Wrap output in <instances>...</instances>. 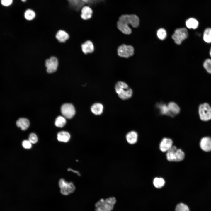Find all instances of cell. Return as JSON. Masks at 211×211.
<instances>
[{
    "label": "cell",
    "instance_id": "277c9868",
    "mask_svg": "<svg viewBox=\"0 0 211 211\" xmlns=\"http://www.w3.org/2000/svg\"><path fill=\"white\" fill-rule=\"evenodd\" d=\"M59 186L60 192L63 195H68L73 193L75 190V187L72 182H67L63 178L59 180Z\"/></svg>",
    "mask_w": 211,
    "mask_h": 211
},
{
    "label": "cell",
    "instance_id": "836d02e7",
    "mask_svg": "<svg viewBox=\"0 0 211 211\" xmlns=\"http://www.w3.org/2000/svg\"><path fill=\"white\" fill-rule=\"evenodd\" d=\"M1 5L5 7H8L13 3V0H0Z\"/></svg>",
    "mask_w": 211,
    "mask_h": 211
},
{
    "label": "cell",
    "instance_id": "8992f818",
    "mask_svg": "<svg viewBox=\"0 0 211 211\" xmlns=\"http://www.w3.org/2000/svg\"><path fill=\"white\" fill-rule=\"evenodd\" d=\"M188 36V31L185 28H181L176 29L174 33L172 35V38L176 43L180 45L182 42L187 39Z\"/></svg>",
    "mask_w": 211,
    "mask_h": 211
},
{
    "label": "cell",
    "instance_id": "d6a6232c",
    "mask_svg": "<svg viewBox=\"0 0 211 211\" xmlns=\"http://www.w3.org/2000/svg\"><path fill=\"white\" fill-rule=\"evenodd\" d=\"M32 144L28 140H24L22 142V143L23 147L26 149H31L32 147Z\"/></svg>",
    "mask_w": 211,
    "mask_h": 211
},
{
    "label": "cell",
    "instance_id": "6da1fadb",
    "mask_svg": "<svg viewBox=\"0 0 211 211\" xmlns=\"http://www.w3.org/2000/svg\"><path fill=\"white\" fill-rule=\"evenodd\" d=\"M139 20L135 14H123L120 16L117 23L118 29L123 33L127 35L131 33L132 30L129 27L130 25L134 28L139 25Z\"/></svg>",
    "mask_w": 211,
    "mask_h": 211
},
{
    "label": "cell",
    "instance_id": "cb8c5ba5",
    "mask_svg": "<svg viewBox=\"0 0 211 211\" xmlns=\"http://www.w3.org/2000/svg\"><path fill=\"white\" fill-rule=\"evenodd\" d=\"M203 40L205 42L207 43H211V28H207L204 31Z\"/></svg>",
    "mask_w": 211,
    "mask_h": 211
},
{
    "label": "cell",
    "instance_id": "e575fe53",
    "mask_svg": "<svg viewBox=\"0 0 211 211\" xmlns=\"http://www.w3.org/2000/svg\"><path fill=\"white\" fill-rule=\"evenodd\" d=\"M67 170H68V171H72V172H73L77 174V175H80V173L78 171H75V170H74L70 168L68 169Z\"/></svg>",
    "mask_w": 211,
    "mask_h": 211
},
{
    "label": "cell",
    "instance_id": "7402d4cb",
    "mask_svg": "<svg viewBox=\"0 0 211 211\" xmlns=\"http://www.w3.org/2000/svg\"><path fill=\"white\" fill-rule=\"evenodd\" d=\"M177 149L175 146H173L167 152L166 156L167 159L170 161H174V155Z\"/></svg>",
    "mask_w": 211,
    "mask_h": 211
},
{
    "label": "cell",
    "instance_id": "7c38bea8",
    "mask_svg": "<svg viewBox=\"0 0 211 211\" xmlns=\"http://www.w3.org/2000/svg\"><path fill=\"white\" fill-rule=\"evenodd\" d=\"M200 146L201 149L205 152L211 151V138L206 137L203 138L201 140Z\"/></svg>",
    "mask_w": 211,
    "mask_h": 211
},
{
    "label": "cell",
    "instance_id": "8fae6325",
    "mask_svg": "<svg viewBox=\"0 0 211 211\" xmlns=\"http://www.w3.org/2000/svg\"><path fill=\"white\" fill-rule=\"evenodd\" d=\"M173 141L171 139L164 138L160 142V149L163 152H167L173 146Z\"/></svg>",
    "mask_w": 211,
    "mask_h": 211
},
{
    "label": "cell",
    "instance_id": "ac0fdd59",
    "mask_svg": "<svg viewBox=\"0 0 211 211\" xmlns=\"http://www.w3.org/2000/svg\"><path fill=\"white\" fill-rule=\"evenodd\" d=\"M70 138V134L67 132L61 131L57 134V139L59 142H67L69 140Z\"/></svg>",
    "mask_w": 211,
    "mask_h": 211
},
{
    "label": "cell",
    "instance_id": "5bb4252c",
    "mask_svg": "<svg viewBox=\"0 0 211 211\" xmlns=\"http://www.w3.org/2000/svg\"><path fill=\"white\" fill-rule=\"evenodd\" d=\"M82 50L84 53H91L94 50V47L92 42L89 40L86 41L81 45Z\"/></svg>",
    "mask_w": 211,
    "mask_h": 211
},
{
    "label": "cell",
    "instance_id": "4fadbf2b",
    "mask_svg": "<svg viewBox=\"0 0 211 211\" xmlns=\"http://www.w3.org/2000/svg\"><path fill=\"white\" fill-rule=\"evenodd\" d=\"M167 106L169 111V115L173 116L180 112V108L176 103L173 102H170L168 104Z\"/></svg>",
    "mask_w": 211,
    "mask_h": 211
},
{
    "label": "cell",
    "instance_id": "30bf717a",
    "mask_svg": "<svg viewBox=\"0 0 211 211\" xmlns=\"http://www.w3.org/2000/svg\"><path fill=\"white\" fill-rule=\"evenodd\" d=\"M80 16L81 18L84 20L90 19L93 13L92 8L88 5H84L81 9Z\"/></svg>",
    "mask_w": 211,
    "mask_h": 211
},
{
    "label": "cell",
    "instance_id": "d4e9b609",
    "mask_svg": "<svg viewBox=\"0 0 211 211\" xmlns=\"http://www.w3.org/2000/svg\"><path fill=\"white\" fill-rule=\"evenodd\" d=\"M66 122V120L64 117L59 116L56 118L55 123L57 127H62L65 126Z\"/></svg>",
    "mask_w": 211,
    "mask_h": 211
},
{
    "label": "cell",
    "instance_id": "3957f363",
    "mask_svg": "<svg viewBox=\"0 0 211 211\" xmlns=\"http://www.w3.org/2000/svg\"><path fill=\"white\" fill-rule=\"evenodd\" d=\"M115 89L119 97L122 100L129 99L132 95V89L129 88L128 85L124 82H118L115 84Z\"/></svg>",
    "mask_w": 211,
    "mask_h": 211
},
{
    "label": "cell",
    "instance_id": "d590c367",
    "mask_svg": "<svg viewBox=\"0 0 211 211\" xmlns=\"http://www.w3.org/2000/svg\"><path fill=\"white\" fill-rule=\"evenodd\" d=\"M28 0H21V1L23 3L26 2Z\"/></svg>",
    "mask_w": 211,
    "mask_h": 211
},
{
    "label": "cell",
    "instance_id": "603a6c76",
    "mask_svg": "<svg viewBox=\"0 0 211 211\" xmlns=\"http://www.w3.org/2000/svg\"><path fill=\"white\" fill-rule=\"evenodd\" d=\"M184 157V152L181 149H177L175 154L174 161H181L183 160Z\"/></svg>",
    "mask_w": 211,
    "mask_h": 211
},
{
    "label": "cell",
    "instance_id": "e0dca14e",
    "mask_svg": "<svg viewBox=\"0 0 211 211\" xmlns=\"http://www.w3.org/2000/svg\"><path fill=\"white\" fill-rule=\"evenodd\" d=\"M36 13L35 11L33 8H28L24 11V16L27 21H31L34 19L36 17Z\"/></svg>",
    "mask_w": 211,
    "mask_h": 211
},
{
    "label": "cell",
    "instance_id": "2e32d148",
    "mask_svg": "<svg viewBox=\"0 0 211 211\" xmlns=\"http://www.w3.org/2000/svg\"><path fill=\"white\" fill-rule=\"evenodd\" d=\"M103 106L100 103H96L92 105L91 107V112L96 115H101L103 112Z\"/></svg>",
    "mask_w": 211,
    "mask_h": 211
},
{
    "label": "cell",
    "instance_id": "9a60e30c",
    "mask_svg": "<svg viewBox=\"0 0 211 211\" xmlns=\"http://www.w3.org/2000/svg\"><path fill=\"white\" fill-rule=\"evenodd\" d=\"M127 142L130 144L135 143L138 139V134L135 131H131L128 133L126 136Z\"/></svg>",
    "mask_w": 211,
    "mask_h": 211
},
{
    "label": "cell",
    "instance_id": "9c48e42d",
    "mask_svg": "<svg viewBox=\"0 0 211 211\" xmlns=\"http://www.w3.org/2000/svg\"><path fill=\"white\" fill-rule=\"evenodd\" d=\"M58 65V60L54 56L51 57L45 61V65L47 68V71L49 73L55 72L57 70Z\"/></svg>",
    "mask_w": 211,
    "mask_h": 211
},
{
    "label": "cell",
    "instance_id": "83f0119b",
    "mask_svg": "<svg viewBox=\"0 0 211 211\" xmlns=\"http://www.w3.org/2000/svg\"><path fill=\"white\" fill-rule=\"evenodd\" d=\"M157 35L159 39L163 40L166 38L167 33L165 29L163 28H161L158 30Z\"/></svg>",
    "mask_w": 211,
    "mask_h": 211
},
{
    "label": "cell",
    "instance_id": "5b68a950",
    "mask_svg": "<svg viewBox=\"0 0 211 211\" xmlns=\"http://www.w3.org/2000/svg\"><path fill=\"white\" fill-rule=\"evenodd\" d=\"M198 113L202 120L207 121L211 119V107L208 103L200 104L198 108Z\"/></svg>",
    "mask_w": 211,
    "mask_h": 211
},
{
    "label": "cell",
    "instance_id": "52a82bcc",
    "mask_svg": "<svg viewBox=\"0 0 211 211\" xmlns=\"http://www.w3.org/2000/svg\"><path fill=\"white\" fill-rule=\"evenodd\" d=\"M117 51L118 56L126 58L132 56L134 53V49L132 46L125 44L119 46L118 48Z\"/></svg>",
    "mask_w": 211,
    "mask_h": 211
},
{
    "label": "cell",
    "instance_id": "d6986e66",
    "mask_svg": "<svg viewBox=\"0 0 211 211\" xmlns=\"http://www.w3.org/2000/svg\"><path fill=\"white\" fill-rule=\"evenodd\" d=\"M17 126L22 130H25L29 127L30 122L28 120L25 118H20L16 122Z\"/></svg>",
    "mask_w": 211,
    "mask_h": 211
},
{
    "label": "cell",
    "instance_id": "f546056e",
    "mask_svg": "<svg viewBox=\"0 0 211 211\" xmlns=\"http://www.w3.org/2000/svg\"><path fill=\"white\" fill-rule=\"evenodd\" d=\"M203 66L208 73L211 74V59H208L204 62Z\"/></svg>",
    "mask_w": 211,
    "mask_h": 211
},
{
    "label": "cell",
    "instance_id": "f1b7e54d",
    "mask_svg": "<svg viewBox=\"0 0 211 211\" xmlns=\"http://www.w3.org/2000/svg\"><path fill=\"white\" fill-rule=\"evenodd\" d=\"M175 211H190V210L186 205L183 203H180L176 205Z\"/></svg>",
    "mask_w": 211,
    "mask_h": 211
},
{
    "label": "cell",
    "instance_id": "4316f807",
    "mask_svg": "<svg viewBox=\"0 0 211 211\" xmlns=\"http://www.w3.org/2000/svg\"><path fill=\"white\" fill-rule=\"evenodd\" d=\"M157 107L162 114L168 115L169 111L167 105L164 103H160L157 105Z\"/></svg>",
    "mask_w": 211,
    "mask_h": 211
},
{
    "label": "cell",
    "instance_id": "1f68e13d",
    "mask_svg": "<svg viewBox=\"0 0 211 211\" xmlns=\"http://www.w3.org/2000/svg\"><path fill=\"white\" fill-rule=\"evenodd\" d=\"M28 140L32 144H35L38 141V138L37 135L34 133H31L29 135Z\"/></svg>",
    "mask_w": 211,
    "mask_h": 211
},
{
    "label": "cell",
    "instance_id": "7a4b0ae2",
    "mask_svg": "<svg viewBox=\"0 0 211 211\" xmlns=\"http://www.w3.org/2000/svg\"><path fill=\"white\" fill-rule=\"evenodd\" d=\"M116 202L114 197L101 198L95 204V211H112Z\"/></svg>",
    "mask_w": 211,
    "mask_h": 211
},
{
    "label": "cell",
    "instance_id": "ffe728a7",
    "mask_svg": "<svg viewBox=\"0 0 211 211\" xmlns=\"http://www.w3.org/2000/svg\"><path fill=\"white\" fill-rule=\"evenodd\" d=\"M56 38L59 42H64L68 39L69 35L65 31L60 30L57 33Z\"/></svg>",
    "mask_w": 211,
    "mask_h": 211
},
{
    "label": "cell",
    "instance_id": "484cf974",
    "mask_svg": "<svg viewBox=\"0 0 211 211\" xmlns=\"http://www.w3.org/2000/svg\"><path fill=\"white\" fill-rule=\"evenodd\" d=\"M153 184L157 188H160L163 187L165 183L164 179L162 178H156L153 180Z\"/></svg>",
    "mask_w": 211,
    "mask_h": 211
},
{
    "label": "cell",
    "instance_id": "44dd1931",
    "mask_svg": "<svg viewBox=\"0 0 211 211\" xmlns=\"http://www.w3.org/2000/svg\"><path fill=\"white\" fill-rule=\"evenodd\" d=\"M186 25L188 28L195 29L198 27L199 23L195 18H190L186 21Z\"/></svg>",
    "mask_w": 211,
    "mask_h": 211
},
{
    "label": "cell",
    "instance_id": "8d00e7d4",
    "mask_svg": "<svg viewBox=\"0 0 211 211\" xmlns=\"http://www.w3.org/2000/svg\"><path fill=\"white\" fill-rule=\"evenodd\" d=\"M210 56L211 57V48L210 49Z\"/></svg>",
    "mask_w": 211,
    "mask_h": 211
},
{
    "label": "cell",
    "instance_id": "4dcf8cb0",
    "mask_svg": "<svg viewBox=\"0 0 211 211\" xmlns=\"http://www.w3.org/2000/svg\"><path fill=\"white\" fill-rule=\"evenodd\" d=\"M104 0H81L84 5L87 4L88 6L95 5L99 2L103 1Z\"/></svg>",
    "mask_w": 211,
    "mask_h": 211
},
{
    "label": "cell",
    "instance_id": "ba28073f",
    "mask_svg": "<svg viewBox=\"0 0 211 211\" xmlns=\"http://www.w3.org/2000/svg\"><path fill=\"white\" fill-rule=\"evenodd\" d=\"M61 112L64 117L68 119L72 118L75 113L74 107L72 104L69 103H64L62 105Z\"/></svg>",
    "mask_w": 211,
    "mask_h": 211
}]
</instances>
